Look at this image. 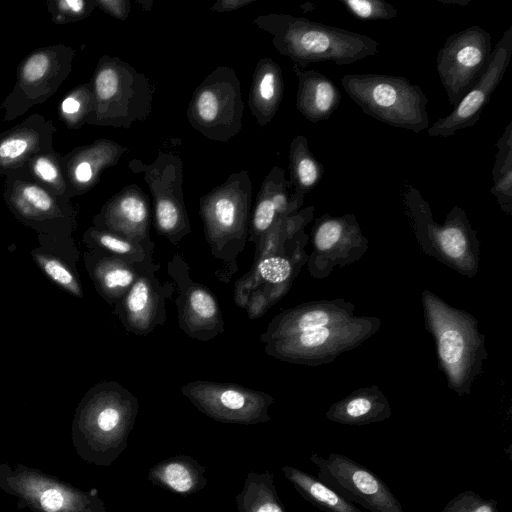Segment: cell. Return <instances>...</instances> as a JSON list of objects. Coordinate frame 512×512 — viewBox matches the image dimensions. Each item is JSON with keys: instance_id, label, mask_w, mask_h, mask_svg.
<instances>
[{"instance_id": "83f0119b", "label": "cell", "mask_w": 512, "mask_h": 512, "mask_svg": "<svg viewBox=\"0 0 512 512\" xmlns=\"http://www.w3.org/2000/svg\"><path fill=\"white\" fill-rule=\"evenodd\" d=\"M284 94L280 66L270 57L258 60L252 76L248 107L261 127L270 123L279 110Z\"/></svg>"}, {"instance_id": "60d3db41", "label": "cell", "mask_w": 512, "mask_h": 512, "mask_svg": "<svg viewBox=\"0 0 512 512\" xmlns=\"http://www.w3.org/2000/svg\"><path fill=\"white\" fill-rule=\"evenodd\" d=\"M441 512H500L497 502L473 491H464L452 498Z\"/></svg>"}, {"instance_id": "8992f818", "label": "cell", "mask_w": 512, "mask_h": 512, "mask_svg": "<svg viewBox=\"0 0 512 512\" xmlns=\"http://www.w3.org/2000/svg\"><path fill=\"white\" fill-rule=\"evenodd\" d=\"M341 84L363 113L394 128L428 130V98L419 85L403 76L347 74Z\"/></svg>"}, {"instance_id": "f35d334b", "label": "cell", "mask_w": 512, "mask_h": 512, "mask_svg": "<svg viewBox=\"0 0 512 512\" xmlns=\"http://www.w3.org/2000/svg\"><path fill=\"white\" fill-rule=\"evenodd\" d=\"M46 5L55 24L78 22L89 17L96 8L95 0H48Z\"/></svg>"}, {"instance_id": "ffe728a7", "label": "cell", "mask_w": 512, "mask_h": 512, "mask_svg": "<svg viewBox=\"0 0 512 512\" xmlns=\"http://www.w3.org/2000/svg\"><path fill=\"white\" fill-rule=\"evenodd\" d=\"M92 223L98 229L155 248V243L150 238L151 202L135 183L124 186L110 197L93 216Z\"/></svg>"}, {"instance_id": "30bf717a", "label": "cell", "mask_w": 512, "mask_h": 512, "mask_svg": "<svg viewBox=\"0 0 512 512\" xmlns=\"http://www.w3.org/2000/svg\"><path fill=\"white\" fill-rule=\"evenodd\" d=\"M380 324L375 317H352L264 343V351L281 361L300 365H321L354 349L371 337Z\"/></svg>"}, {"instance_id": "4316f807", "label": "cell", "mask_w": 512, "mask_h": 512, "mask_svg": "<svg viewBox=\"0 0 512 512\" xmlns=\"http://www.w3.org/2000/svg\"><path fill=\"white\" fill-rule=\"evenodd\" d=\"M298 79L296 108L312 123L327 120L341 102V93L335 83L316 70H304L293 64Z\"/></svg>"}, {"instance_id": "5b68a950", "label": "cell", "mask_w": 512, "mask_h": 512, "mask_svg": "<svg viewBox=\"0 0 512 512\" xmlns=\"http://www.w3.org/2000/svg\"><path fill=\"white\" fill-rule=\"evenodd\" d=\"M90 82L94 107L87 124L129 129L149 117L155 89L143 73L120 57L101 56Z\"/></svg>"}, {"instance_id": "d6986e66", "label": "cell", "mask_w": 512, "mask_h": 512, "mask_svg": "<svg viewBox=\"0 0 512 512\" xmlns=\"http://www.w3.org/2000/svg\"><path fill=\"white\" fill-rule=\"evenodd\" d=\"M155 263L141 274L127 293L113 306L124 329L138 336L148 335L166 321V302L176 292L174 283H161Z\"/></svg>"}, {"instance_id": "e0dca14e", "label": "cell", "mask_w": 512, "mask_h": 512, "mask_svg": "<svg viewBox=\"0 0 512 512\" xmlns=\"http://www.w3.org/2000/svg\"><path fill=\"white\" fill-rule=\"evenodd\" d=\"M167 272L176 287L179 328L190 338L210 341L224 332V320L214 294L190 276V268L180 254L167 263Z\"/></svg>"}, {"instance_id": "7402d4cb", "label": "cell", "mask_w": 512, "mask_h": 512, "mask_svg": "<svg viewBox=\"0 0 512 512\" xmlns=\"http://www.w3.org/2000/svg\"><path fill=\"white\" fill-rule=\"evenodd\" d=\"M57 128L50 118L33 113L0 134V176L23 169L33 156L53 149Z\"/></svg>"}, {"instance_id": "ab89813d", "label": "cell", "mask_w": 512, "mask_h": 512, "mask_svg": "<svg viewBox=\"0 0 512 512\" xmlns=\"http://www.w3.org/2000/svg\"><path fill=\"white\" fill-rule=\"evenodd\" d=\"M354 18L362 21L388 20L397 16V10L383 0H338Z\"/></svg>"}, {"instance_id": "44dd1931", "label": "cell", "mask_w": 512, "mask_h": 512, "mask_svg": "<svg viewBox=\"0 0 512 512\" xmlns=\"http://www.w3.org/2000/svg\"><path fill=\"white\" fill-rule=\"evenodd\" d=\"M313 254L309 259L312 273L324 261L328 268L340 262L354 261L352 250L362 255L367 240L353 214L330 216L324 214L315 223L312 230Z\"/></svg>"}, {"instance_id": "2e32d148", "label": "cell", "mask_w": 512, "mask_h": 512, "mask_svg": "<svg viewBox=\"0 0 512 512\" xmlns=\"http://www.w3.org/2000/svg\"><path fill=\"white\" fill-rule=\"evenodd\" d=\"M309 458L318 468L317 478L346 501L371 512H404L387 484L362 464L338 453Z\"/></svg>"}, {"instance_id": "d4e9b609", "label": "cell", "mask_w": 512, "mask_h": 512, "mask_svg": "<svg viewBox=\"0 0 512 512\" xmlns=\"http://www.w3.org/2000/svg\"><path fill=\"white\" fill-rule=\"evenodd\" d=\"M354 306L342 299L308 302L277 314L260 335V342L266 343L326 325L349 320Z\"/></svg>"}, {"instance_id": "7bdbcfd3", "label": "cell", "mask_w": 512, "mask_h": 512, "mask_svg": "<svg viewBox=\"0 0 512 512\" xmlns=\"http://www.w3.org/2000/svg\"><path fill=\"white\" fill-rule=\"evenodd\" d=\"M255 1L256 0H217L210 9L217 13L232 12Z\"/></svg>"}, {"instance_id": "9a60e30c", "label": "cell", "mask_w": 512, "mask_h": 512, "mask_svg": "<svg viewBox=\"0 0 512 512\" xmlns=\"http://www.w3.org/2000/svg\"><path fill=\"white\" fill-rule=\"evenodd\" d=\"M180 392L201 413L226 424L266 423L271 420L269 408L275 401L263 391L209 380L188 382Z\"/></svg>"}, {"instance_id": "ac0fdd59", "label": "cell", "mask_w": 512, "mask_h": 512, "mask_svg": "<svg viewBox=\"0 0 512 512\" xmlns=\"http://www.w3.org/2000/svg\"><path fill=\"white\" fill-rule=\"evenodd\" d=\"M512 57V25L491 53L487 69L447 116L428 128L432 137H450L459 130L474 126L502 81Z\"/></svg>"}, {"instance_id": "f546056e", "label": "cell", "mask_w": 512, "mask_h": 512, "mask_svg": "<svg viewBox=\"0 0 512 512\" xmlns=\"http://www.w3.org/2000/svg\"><path fill=\"white\" fill-rule=\"evenodd\" d=\"M390 416L389 402L378 387L357 390L334 403L326 413L333 422L358 426L380 422Z\"/></svg>"}, {"instance_id": "603a6c76", "label": "cell", "mask_w": 512, "mask_h": 512, "mask_svg": "<svg viewBox=\"0 0 512 512\" xmlns=\"http://www.w3.org/2000/svg\"><path fill=\"white\" fill-rule=\"evenodd\" d=\"M127 151L126 146L111 139L101 138L62 155L72 198L93 189L103 171L115 166Z\"/></svg>"}, {"instance_id": "cb8c5ba5", "label": "cell", "mask_w": 512, "mask_h": 512, "mask_svg": "<svg viewBox=\"0 0 512 512\" xmlns=\"http://www.w3.org/2000/svg\"><path fill=\"white\" fill-rule=\"evenodd\" d=\"M292 188L283 168L274 166L261 183L250 218L249 237L257 246L280 216L297 212L304 203L303 194Z\"/></svg>"}, {"instance_id": "7a4b0ae2", "label": "cell", "mask_w": 512, "mask_h": 512, "mask_svg": "<svg viewBox=\"0 0 512 512\" xmlns=\"http://www.w3.org/2000/svg\"><path fill=\"white\" fill-rule=\"evenodd\" d=\"M253 24L269 33L275 49L302 69L318 62L349 65L380 50L379 42L367 35L304 17L268 13L255 17Z\"/></svg>"}, {"instance_id": "e575fe53", "label": "cell", "mask_w": 512, "mask_h": 512, "mask_svg": "<svg viewBox=\"0 0 512 512\" xmlns=\"http://www.w3.org/2000/svg\"><path fill=\"white\" fill-rule=\"evenodd\" d=\"M82 240L88 249L102 250L135 264L146 265L154 262L155 248L143 246L94 226L89 227L83 233Z\"/></svg>"}, {"instance_id": "8d00e7d4", "label": "cell", "mask_w": 512, "mask_h": 512, "mask_svg": "<svg viewBox=\"0 0 512 512\" xmlns=\"http://www.w3.org/2000/svg\"><path fill=\"white\" fill-rule=\"evenodd\" d=\"M31 256L53 283L76 298L84 297L82 283L74 264L40 246L31 250Z\"/></svg>"}, {"instance_id": "d590c367", "label": "cell", "mask_w": 512, "mask_h": 512, "mask_svg": "<svg viewBox=\"0 0 512 512\" xmlns=\"http://www.w3.org/2000/svg\"><path fill=\"white\" fill-rule=\"evenodd\" d=\"M497 152L492 168L493 185L490 193L501 209L512 214V120L496 142Z\"/></svg>"}, {"instance_id": "9c48e42d", "label": "cell", "mask_w": 512, "mask_h": 512, "mask_svg": "<svg viewBox=\"0 0 512 512\" xmlns=\"http://www.w3.org/2000/svg\"><path fill=\"white\" fill-rule=\"evenodd\" d=\"M244 110L236 71L221 65L194 89L186 115L192 128L207 139L228 142L242 129Z\"/></svg>"}, {"instance_id": "4dcf8cb0", "label": "cell", "mask_w": 512, "mask_h": 512, "mask_svg": "<svg viewBox=\"0 0 512 512\" xmlns=\"http://www.w3.org/2000/svg\"><path fill=\"white\" fill-rule=\"evenodd\" d=\"M11 175L33 181L63 200L72 199L62 155L54 148L33 156L22 170Z\"/></svg>"}, {"instance_id": "7c38bea8", "label": "cell", "mask_w": 512, "mask_h": 512, "mask_svg": "<svg viewBox=\"0 0 512 512\" xmlns=\"http://www.w3.org/2000/svg\"><path fill=\"white\" fill-rule=\"evenodd\" d=\"M128 168L142 173L152 196V220L156 232L173 245L191 232L183 196V163L178 153L161 150L149 164L133 159Z\"/></svg>"}, {"instance_id": "277c9868", "label": "cell", "mask_w": 512, "mask_h": 512, "mask_svg": "<svg viewBox=\"0 0 512 512\" xmlns=\"http://www.w3.org/2000/svg\"><path fill=\"white\" fill-rule=\"evenodd\" d=\"M423 305L427 326L436 339L439 364L450 387L459 395L469 394L482 361L487 358L477 322L428 291L423 292Z\"/></svg>"}, {"instance_id": "836d02e7", "label": "cell", "mask_w": 512, "mask_h": 512, "mask_svg": "<svg viewBox=\"0 0 512 512\" xmlns=\"http://www.w3.org/2000/svg\"><path fill=\"white\" fill-rule=\"evenodd\" d=\"M323 164L318 161L308 146L304 135H296L289 148V182L294 192L307 194L322 179Z\"/></svg>"}, {"instance_id": "ba28073f", "label": "cell", "mask_w": 512, "mask_h": 512, "mask_svg": "<svg viewBox=\"0 0 512 512\" xmlns=\"http://www.w3.org/2000/svg\"><path fill=\"white\" fill-rule=\"evenodd\" d=\"M0 489L32 512H106L95 488L82 490L22 463H0Z\"/></svg>"}, {"instance_id": "52a82bcc", "label": "cell", "mask_w": 512, "mask_h": 512, "mask_svg": "<svg viewBox=\"0 0 512 512\" xmlns=\"http://www.w3.org/2000/svg\"><path fill=\"white\" fill-rule=\"evenodd\" d=\"M403 202L423 248L426 251L431 248L429 251L434 256L463 274L473 275L477 269L479 243L465 211L454 206L445 222L438 224L428 202L412 185L405 186Z\"/></svg>"}, {"instance_id": "8fae6325", "label": "cell", "mask_w": 512, "mask_h": 512, "mask_svg": "<svg viewBox=\"0 0 512 512\" xmlns=\"http://www.w3.org/2000/svg\"><path fill=\"white\" fill-rule=\"evenodd\" d=\"M74 48L55 44L39 47L18 64L16 82L3 100V121L24 115L33 106L52 97L72 72Z\"/></svg>"}, {"instance_id": "d6a6232c", "label": "cell", "mask_w": 512, "mask_h": 512, "mask_svg": "<svg viewBox=\"0 0 512 512\" xmlns=\"http://www.w3.org/2000/svg\"><path fill=\"white\" fill-rule=\"evenodd\" d=\"M235 502L238 512H287L269 471L248 472Z\"/></svg>"}, {"instance_id": "484cf974", "label": "cell", "mask_w": 512, "mask_h": 512, "mask_svg": "<svg viewBox=\"0 0 512 512\" xmlns=\"http://www.w3.org/2000/svg\"><path fill=\"white\" fill-rule=\"evenodd\" d=\"M83 260L96 291L112 306L127 293L141 274L155 264H135L98 249L84 251Z\"/></svg>"}, {"instance_id": "5bb4252c", "label": "cell", "mask_w": 512, "mask_h": 512, "mask_svg": "<svg viewBox=\"0 0 512 512\" xmlns=\"http://www.w3.org/2000/svg\"><path fill=\"white\" fill-rule=\"evenodd\" d=\"M490 33L472 25L451 34L439 49L436 68L449 104L455 107L488 67L492 53Z\"/></svg>"}, {"instance_id": "6da1fadb", "label": "cell", "mask_w": 512, "mask_h": 512, "mask_svg": "<svg viewBox=\"0 0 512 512\" xmlns=\"http://www.w3.org/2000/svg\"><path fill=\"white\" fill-rule=\"evenodd\" d=\"M139 412L134 394L116 381H101L80 400L71 425V440L80 459L110 466L125 451Z\"/></svg>"}, {"instance_id": "b9f144b4", "label": "cell", "mask_w": 512, "mask_h": 512, "mask_svg": "<svg viewBox=\"0 0 512 512\" xmlns=\"http://www.w3.org/2000/svg\"><path fill=\"white\" fill-rule=\"evenodd\" d=\"M96 8L118 20H126L131 12L129 0H95Z\"/></svg>"}, {"instance_id": "1f68e13d", "label": "cell", "mask_w": 512, "mask_h": 512, "mask_svg": "<svg viewBox=\"0 0 512 512\" xmlns=\"http://www.w3.org/2000/svg\"><path fill=\"white\" fill-rule=\"evenodd\" d=\"M281 470L296 491L318 509L324 512H362L317 477L288 465Z\"/></svg>"}, {"instance_id": "74e56055", "label": "cell", "mask_w": 512, "mask_h": 512, "mask_svg": "<svg viewBox=\"0 0 512 512\" xmlns=\"http://www.w3.org/2000/svg\"><path fill=\"white\" fill-rule=\"evenodd\" d=\"M94 100L91 82H85L69 90L58 106V116L68 129L81 128L93 112Z\"/></svg>"}, {"instance_id": "4fadbf2b", "label": "cell", "mask_w": 512, "mask_h": 512, "mask_svg": "<svg viewBox=\"0 0 512 512\" xmlns=\"http://www.w3.org/2000/svg\"><path fill=\"white\" fill-rule=\"evenodd\" d=\"M3 199L14 217L36 231L37 236L71 238L77 228V209L37 183L9 175Z\"/></svg>"}, {"instance_id": "3957f363", "label": "cell", "mask_w": 512, "mask_h": 512, "mask_svg": "<svg viewBox=\"0 0 512 512\" xmlns=\"http://www.w3.org/2000/svg\"><path fill=\"white\" fill-rule=\"evenodd\" d=\"M252 181L247 170L232 173L199 200V214L211 254L222 262L216 276L228 282L249 237Z\"/></svg>"}, {"instance_id": "f1b7e54d", "label": "cell", "mask_w": 512, "mask_h": 512, "mask_svg": "<svg viewBox=\"0 0 512 512\" xmlns=\"http://www.w3.org/2000/svg\"><path fill=\"white\" fill-rule=\"evenodd\" d=\"M205 468L189 455H175L153 465L148 480L154 486L188 496L207 484Z\"/></svg>"}]
</instances>
